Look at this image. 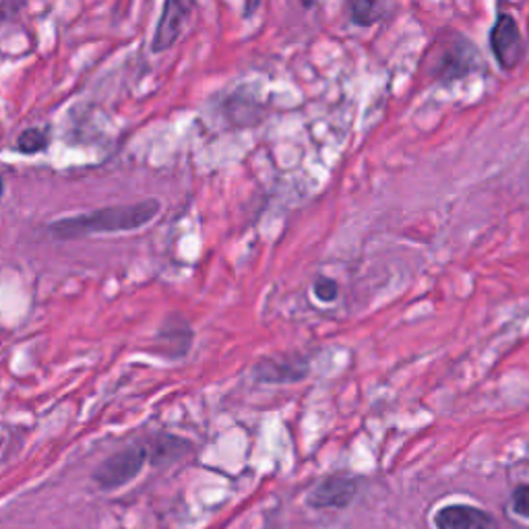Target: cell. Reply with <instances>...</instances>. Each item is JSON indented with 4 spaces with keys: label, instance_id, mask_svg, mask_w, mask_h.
Returning <instances> with one entry per match:
<instances>
[{
    "label": "cell",
    "instance_id": "6da1fadb",
    "mask_svg": "<svg viewBox=\"0 0 529 529\" xmlns=\"http://www.w3.org/2000/svg\"><path fill=\"white\" fill-rule=\"evenodd\" d=\"M162 203L158 199H143L137 203L110 205L93 209L87 213H77L60 217L48 226V234L56 240H79L102 234H124L135 232L151 224L158 217Z\"/></svg>",
    "mask_w": 529,
    "mask_h": 529
},
{
    "label": "cell",
    "instance_id": "7a4b0ae2",
    "mask_svg": "<svg viewBox=\"0 0 529 529\" xmlns=\"http://www.w3.org/2000/svg\"><path fill=\"white\" fill-rule=\"evenodd\" d=\"M478 65L480 56L476 46L461 34H451L447 40L439 42V50L432 52L430 73L434 79L451 83L468 77Z\"/></svg>",
    "mask_w": 529,
    "mask_h": 529
},
{
    "label": "cell",
    "instance_id": "3957f363",
    "mask_svg": "<svg viewBox=\"0 0 529 529\" xmlns=\"http://www.w3.org/2000/svg\"><path fill=\"white\" fill-rule=\"evenodd\" d=\"M147 459H149V447L145 445L122 447L110 457H106L91 478L102 490H118L133 482L141 474Z\"/></svg>",
    "mask_w": 529,
    "mask_h": 529
},
{
    "label": "cell",
    "instance_id": "277c9868",
    "mask_svg": "<svg viewBox=\"0 0 529 529\" xmlns=\"http://www.w3.org/2000/svg\"><path fill=\"white\" fill-rule=\"evenodd\" d=\"M195 5L197 0H164V9L151 40L153 54L170 50L180 40L184 27L191 21Z\"/></svg>",
    "mask_w": 529,
    "mask_h": 529
},
{
    "label": "cell",
    "instance_id": "5b68a950",
    "mask_svg": "<svg viewBox=\"0 0 529 529\" xmlns=\"http://www.w3.org/2000/svg\"><path fill=\"white\" fill-rule=\"evenodd\" d=\"M490 50L503 71H513L525 54L521 31L513 15L501 13L490 29Z\"/></svg>",
    "mask_w": 529,
    "mask_h": 529
},
{
    "label": "cell",
    "instance_id": "8992f818",
    "mask_svg": "<svg viewBox=\"0 0 529 529\" xmlns=\"http://www.w3.org/2000/svg\"><path fill=\"white\" fill-rule=\"evenodd\" d=\"M308 375V360L304 356H273L263 358L255 366V379L269 385L298 383Z\"/></svg>",
    "mask_w": 529,
    "mask_h": 529
},
{
    "label": "cell",
    "instance_id": "52a82bcc",
    "mask_svg": "<svg viewBox=\"0 0 529 529\" xmlns=\"http://www.w3.org/2000/svg\"><path fill=\"white\" fill-rule=\"evenodd\" d=\"M358 494V484L348 476H331L308 494L306 503L313 509H346Z\"/></svg>",
    "mask_w": 529,
    "mask_h": 529
},
{
    "label": "cell",
    "instance_id": "ba28073f",
    "mask_svg": "<svg viewBox=\"0 0 529 529\" xmlns=\"http://www.w3.org/2000/svg\"><path fill=\"white\" fill-rule=\"evenodd\" d=\"M434 527L437 529H499L496 519L470 505H449L434 515Z\"/></svg>",
    "mask_w": 529,
    "mask_h": 529
},
{
    "label": "cell",
    "instance_id": "9c48e42d",
    "mask_svg": "<svg viewBox=\"0 0 529 529\" xmlns=\"http://www.w3.org/2000/svg\"><path fill=\"white\" fill-rule=\"evenodd\" d=\"M155 341L158 344H162V352L168 356V358H180L186 354V350L191 348L193 344V333L189 329V325H186L184 321H164L160 333L155 335Z\"/></svg>",
    "mask_w": 529,
    "mask_h": 529
},
{
    "label": "cell",
    "instance_id": "30bf717a",
    "mask_svg": "<svg viewBox=\"0 0 529 529\" xmlns=\"http://www.w3.org/2000/svg\"><path fill=\"white\" fill-rule=\"evenodd\" d=\"M50 145V133L46 129H25L17 143H15V151H19L21 155H38L42 151H46Z\"/></svg>",
    "mask_w": 529,
    "mask_h": 529
},
{
    "label": "cell",
    "instance_id": "8fae6325",
    "mask_svg": "<svg viewBox=\"0 0 529 529\" xmlns=\"http://www.w3.org/2000/svg\"><path fill=\"white\" fill-rule=\"evenodd\" d=\"M352 21L368 27L381 19V0H350Z\"/></svg>",
    "mask_w": 529,
    "mask_h": 529
},
{
    "label": "cell",
    "instance_id": "7c38bea8",
    "mask_svg": "<svg viewBox=\"0 0 529 529\" xmlns=\"http://www.w3.org/2000/svg\"><path fill=\"white\" fill-rule=\"evenodd\" d=\"M313 292L315 296L321 300V302H333L337 296H339V286L335 279L327 277V275H321L315 279V286H313Z\"/></svg>",
    "mask_w": 529,
    "mask_h": 529
},
{
    "label": "cell",
    "instance_id": "4fadbf2b",
    "mask_svg": "<svg viewBox=\"0 0 529 529\" xmlns=\"http://www.w3.org/2000/svg\"><path fill=\"white\" fill-rule=\"evenodd\" d=\"M511 507L515 511V515L529 519V484L517 486L513 492V499H511Z\"/></svg>",
    "mask_w": 529,
    "mask_h": 529
}]
</instances>
